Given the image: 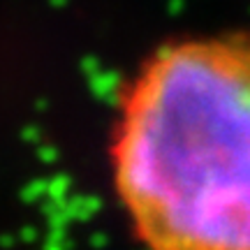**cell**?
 <instances>
[{"instance_id": "1", "label": "cell", "mask_w": 250, "mask_h": 250, "mask_svg": "<svg viewBox=\"0 0 250 250\" xmlns=\"http://www.w3.org/2000/svg\"><path fill=\"white\" fill-rule=\"evenodd\" d=\"M148 250H250V37H190L144 62L111 148Z\"/></svg>"}]
</instances>
